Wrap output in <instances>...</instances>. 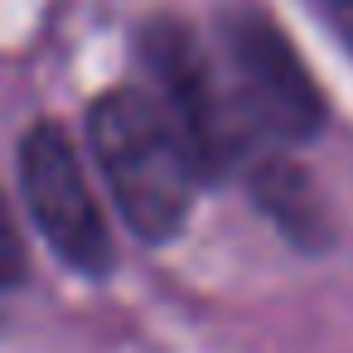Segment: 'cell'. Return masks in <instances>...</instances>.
I'll use <instances>...</instances> for the list:
<instances>
[{
	"label": "cell",
	"instance_id": "6da1fadb",
	"mask_svg": "<svg viewBox=\"0 0 353 353\" xmlns=\"http://www.w3.org/2000/svg\"><path fill=\"white\" fill-rule=\"evenodd\" d=\"M88 136L126 223L145 242L174 237L194 208L203 165L170 107L150 92L117 88L92 102Z\"/></svg>",
	"mask_w": 353,
	"mask_h": 353
},
{
	"label": "cell",
	"instance_id": "7a4b0ae2",
	"mask_svg": "<svg viewBox=\"0 0 353 353\" xmlns=\"http://www.w3.org/2000/svg\"><path fill=\"white\" fill-rule=\"evenodd\" d=\"M20 184H25V203H30L39 232L49 237V247L68 266L102 276L112 266V232H107V218L97 208V194L88 184V170H83L73 141L54 121H39L34 131H25Z\"/></svg>",
	"mask_w": 353,
	"mask_h": 353
},
{
	"label": "cell",
	"instance_id": "3957f363",
	"mask_svg": "<svg viewBox=\"0 0 353 353\" xmlns=\"http://www.w3.org/2000/svg\"><path fill=\"white\" fill-rule=\"evenodd\" d=\"M223 39H228V68H232V88H223V97L242 145L252 131H266L281 141L314 136L324 107L295 49L266 20H232Z\"/></svg>",
	"mask_w": 353,
	"mask_h": 353
},
{
	"label": "cell",
	"instance_id": "277c9868",
	"mask_svg": "<svg viewBox=\"0 0 353 353\" xmlns=\"http://www.w3.org/2000/svg\"><path fill=\"white\" fill-rule=\"evenodd\" d=\"M15 276H20V242L6 223V208H0V285H10Z\"/></svg>",
	"mask_w": 353,
	"mask_h": 353
},
{
	"label": "cell",
	"instance_id": "5b68a950",
	"mask_svg": "<svg viewBox=\"0 0 353 353\" xmlns=\"http://www.w3.org/2000/svg\"><path fill=\"white\" fill-rule=\"evenodd\" d=\"M339 6H353V0H339Z\"/></svg>",
	"mask_w": 353,
	"mask_h": 353
}]
</instances>
